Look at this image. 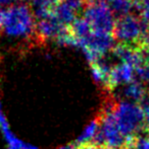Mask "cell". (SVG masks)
<instances>
[{
	"label": "cell",
	"instance_id": "6da1fadb",
	"mask_svg": "<svg viewBox=\"0 0 149 149\" xmlns=\"http://www.w3.org/2000/svg\"><path fill=\"white\" fill-rule=\"evenodd\" d=\"M35 17L26 4L12 5L5 10L3 28L11 37H25L35 42Z\"/></svg>",
	"mask_w": 149,
	"mask_h": 149
},
{
	"label": "cell",
	"instance_id": "7a4b0ae2",
	"mask_svg": "<svg viewBox=\"0 0 149 149\" xmlns=\"http://www.w3.org/2000/svg\"><path fill=\"white\" fill-rule=\"evenodd\" d=\"M113 115L119 131L126 138L139 135V132H144L145 113L138 104L129 102H117Z\"/></svg>",
	"mask_w": 149,
	"mask_h": 149
},
{
	"label": "cell",
	"instance_id": "3957f363",
	"mask_svg": "<svg viewBox=\"0 0 149 149\" xmlns=\"http://www.w3.org/2000/svg\"><path fill=\"white\" fill-rule=\"evenodd\" d=\"M84 18L89 22L92 31L112 33L115 18L106 0L86 3L84 8Z\"/></svg>",
	"mask_w": 149,
	"mask_h": 149
},
{
	"label": "cell",
	"instance_id": "277c9868",
	"mask_svg": "<svg viewBox=\"0 0 149 149\" xmlns=\"http://www.w3.org/2000/svg\"><path fill=\"white\" fill-rule=\"evenodd\" d=\"M148 28L149 26H146L140 17L126 14L119 16L115 19L112 36L114 40L119 41V43L140 45L142 37Z\"/></svg>",
	"mask_w": 149,
	"mask_h": 149
},
{
	"label": "cell",
	"instance_id": "5b68a950",
	"mask_svg": "<svg viewBox=\"0 0 149 149\" xmlns=\"http://www.w3.org/2000/svg\"><path fill=\"white\" fill-rule=\"evenodd\" d=\"M101 119L100 131L104 138V144L106 147L112 149H121L126 143V137L121 133L112 113L102 114L99 113Z\"/></svg>",
	"mask_w": 149,
	"mask_h": 149
},
{
	"label": "cell",
	"instance_id": "8992f818",
	"mask_svg": "<svg viewBox=\"0 0 149 149\" xmlns=\"http://www.w3.org/2000/svg\"><path fill=\"white\" fill-rule=\"evenodd\" d=\"M114 47V38L112 33L92 31L89 37L83 39V49H89L100 56H104L106 52Z\"/></svg>",
	"mask_w": 149,
	"mask_h": 149
},
{
	"label": "cell",
	"instance_id": "52a82bcc",
	"mask_svg": "<svg viewBox=\"0 0 149 149\" xmlns=\"http://www.w3.org/2000/svg\"><path fill=\"white\" fill-rule=\"evenodd\" d=\"M135 68L132 67L131 65L121 63L117 66H113L112 69L109 76V91H112L113 88L119 84L123 83H131L135 79Z\"/></svg>",
	"mask_w": 149,
	"mask_h": 149
},
{
	"label": "cell",
	"instance_id": "ba28073f",
	"mask_svg": "<svg viewBox=\"0 0 149 149\" xmlns=\"http://www.w3.org/2000/svg\"><path fill=\"white\" fill-rule=\"evenodd\" d=\"M53 15L61 24L70 26L77 17V13L66 3L64 1H60L52 10Z\"/></svg>",
	"mask_w": 149,
	"mask_h": 149
},
{
	"label": "cell",
	"instance_id": "9c48e42d",
	"mask_svg": "<svg viewBox=\"0 0 149 149\" xmlns=\"http://www.w3.org/2000/svg\"><path fill=\"white\" fill-rule=\"evenodd\" d=\"M100 124H101V119H100L99 115H97L90 122L89 125L85 128L84 132L79 136V138L76 140L75 143L77 145H81V144H85L88 143V142L93 141L94 137H95V135L97 134L98 130L100 128Z\"/></svg>",
	"mask_w": 149,
	"mask_h": 149
},
{
	"label": "cell",
	"instance_id": "30bf717a",
	"mask_svg": "<svg viewBox=\"0 0 149 149\" xmlns=\"http://www.w3.org/2000/svg\"><path fill=\"white\" fill-rule=\"evenodd\" d=\"M146 93H147V90L142 85L141 82L137 80H134L133 82L129 83L124 90L125 97L134 100L136 102V104H140V102L143 100Z\"/></svg>",
	"mask_w": 149,
	"mask_h": 149
},
{
	"label": "cell",
	"instance_id": "8fae6325",
	"mask_svg": "<svg viewBox=\"0 0 149 149\" xmlns=\"http://www.w3.org/2000/svg\"><path fill=\"white\" fill-rule=\"evenodd\" d=\"M70 28L72 33L79 39H86L92 33V29L89 22L83 17L76 18L75 22L70 26Z\"/></svg>",
	"mask_w": 149,
	"mask_h": 149
},
{
	"label": "cell",
	"instance_id": "7c38bea8",
	"mask_svg": "<svg viewBox=\"0 0 149 149\" xmlns=\"http://www.w3.org/2000/svg\"><path fill=\"white\" fill-rule=\"evenodd\" d=\"M110 6L112 12H117L119 16L129 14L134 6V2L132 0H110L107 2Z\"/></svg>",
	"mask_w": 149,
	"mask_h": 149
},
{
	"label": "cell",
	"instance_id": "4fadbf2b",
	"mask_svg": "<svg viewBox=\"0 0 149 149\" xmlns=\"http://www.w3.org/2000/svg\"><path fill=\"white\" fill-rule=\"evenodd\" d=\"M61 0H30L31 4L37 8H48L53 10V8L57 5Z\"/></svg>",
	"mask_w": 149,
	"mask_h": 149
},
{
	"label": "cell",
	"instance_id": "5bb4252c",
	"mask_svg": "<svg viewBox=\"0 0 149 149\" xmlns=\"http://www.w3.org/2000/svg\"><path fill=\"white\" fill-rule=\"evenodd\" d=\"M135 76H137L141 81L149 83V64L141 65L135 68Z\"/></svg>",
	"mask_w": 149,
	"mask_h": 149
},
{
	"label": "cell",
	"instance_id": "9a60e30c",
	"mask_svg": "<svg viewBox=\"0 0 149 149\" xmlns=\"http://www.w3.org/2000/svg\"><path fill=\"white\" fill-rule=\"evenodd\" d=\"M64 1L77 14H81L84 12L85 8V0H62Z\"/></svg>",
	"mask_w": 149,
	"mask_h": 149
},
{
	"label": "cell",
	"instance_id": "2e32d148",
	"mask_svg": "<svg viewBox=\"0 0 149 149\" xmlns=\"http://www.w3.org/2000/svg\"><path fill=\"white\" fill-rule=\"evenodd\" d=\"M140 18L146 26H149V5L142 6L140 10Z\"/></svg>",
	"mask_w": 149,
	"mask_h": 149
},
{
	"label": "cell",
	"instance_id": "e0dca14e",
	"mask_svg": "<svg viewBox=\"0 0 149 149\" xmlns=\"http://www.w3.org/2000/svg\"><path fill=\"white\" fill-rule=\"evenodd\" d=\"M106 146L98 145L93 142H88L85 144H81V145H78L77 149H105Z\"/></svg>",
	"mask_w": 149,
	"mask_h": 149
},
{
	"label": "cell",
	"instance_id": "ac0fdd59",
	"mask_svg": "<svg viewBox=\"0 0 149 149\" xmlns=\"http://www.w3.org/2000/svg\"><path fill=\"white\" fill-rule=\"evenodd\" d=\"M140 45H143V46H145V47L149 48V28H148V30L145 31L143 37H142L141 42H140Z\"/></svg>",
	"mask_w": 149,
	"mask_h": 149
},
{
	"label": "cell",
	"instance_id": "d6986e66",
	"mask_svg": "<svg viewBox=\"0 0 149 149\" xmlns=\"http://www.w3.org/2000/svg\"><path fill=\"white\" fill-rule=\"evenodd\" d=\"M145 113V123H144V133L149 135V110Z\"/></svg>",
	"mask_w": 149,
	"mask_h": 149
},
{
	"label": "cell",
	"instance_id": "ffe728a7",
	"mask_svg": "<svg viewBox=\"0 0 149 149\" xmlns=\"http://www.w3.org/2000/svg\"><path fill=\"white\" fill-rule=\"evenodd\" d=\"M4 14H5V11L2 10L0 8V30L3 28V22H4Z\"/></svg>",
	"mask_w": 149,
	"mask_h": 149
},
{
	"label": "cell",
	"instance_id": "44dd1931",
	"mask_svg": "<svg viewBox=\"0 0 149 149\" xmlns=\"http://www.w3.org/2000/svg\"><path fill=\"white\" fill-rule=\"evenodd\" d=\"M78 145L76 143H72V144H68L66 146H64V147H60L58 149H77Z\"/></svg>",
	"mask_w": 149,
	"mask_h": 149
},
{
	"label": "cell",
	"instance_id": "7402d4cb",
	"mask_svg": "<svg viewBox=\"0 0 149 149\" xmlns=\"http://www.w3.org/2000/svg\"><path fill=\"white\" fill-rule=\"evenodd\" d=\"M132 1L134 2V6H136V7H137L138 9L141 10V8H142L141 0H132Z\"/></svg>",
	"mask_w": 149,
	"mask_h": 149
},
{
	"label": "cell",
	"instance_id": "603a6c76",
	"mask_svg": "<svg viewBox=\"0 0 149 149\" xmlns=\"http://www.w3.org/2000/svg\"><path fill=\"white\" fill-rule=\"evenodd\" d=\"M141 4H142V6L149 5V0H141Z\"/></svg>",
	"mask_w": 149,
	"mask_h": 149
},
{
	"label": "cell",
	"instance_id": "cb8c5ba5",
	"mask_svg": "<svg viewBox=\"0 0 149 149\" xmlns=\"http://www.w3.org/2000/svg\"><path fill=\"white\" fill-rule=\"evenodd\" d=\"M12 0H0V4H4V3H9Z\"/></svg>",
	"mask_w": 149,
	"mask_h": 149
},
{
	"label": "cell",
	"instance_id": "d4e9b609",
	"mask_svg": "<svg viewBox=\"0 0 149 149\" xmlns=\"http://www.w3.org/2000/svg\"><path fill=\"white\" fill-rule=\"evenodd\" d=\"M108 1H110V0H106V2H108Z\"/></svg>",
	"mask_w": 149,
	"mask_h": 149
}]
</instances>
